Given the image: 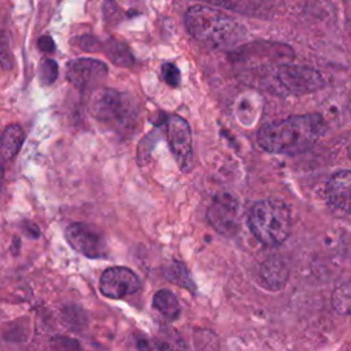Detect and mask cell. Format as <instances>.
Masks as SVG:
<instances>
[{"mask_svg": "<svg viewBox=\"0 0 351 351\" xmlns=\"http://www.w3.org/2000/svg\"><path fill=\"white\" fill-rule=\"evenodd\" d=\"M325 132L319 114L292 115L263 125L258 132V144L270 154L298 155L307 151Z\"/></svg>", "mask_w": 351, "mask_h": 351, "instance_id": "6da1fadb", "label": "cell"}, {"mask_svg": "<svg viewBox=\"0 0 351 351\" xmlns=\"http://www.w3.org/2000/svg\"><path fill=\"white\" fill-rule=\"evenodd\" d=\"M191 36L217 48H234L247 38V29L233 16L210 5H192L185 14Z\"/></svg>", "mask_w": 351, "mask_h": 351, "instance_id": "7a4b0ae2", "label": "cell"}, {"mask_svg": "<svg viewBox=\"0 0 351 351\" xmlns=\"http://www.w3.org/2000/svg\"><path fill=\"white\" fill-rule=\"evenodd\" d=\"M250 229L265 245L284 243L291 233V213L281 200L266 199L256 202L248 214Z\"/></svg>", "mask_w": 351, "mask_h": 351, "instance_id": "3957f363", "label": "cell"}, {"mask_svg": "<svg viewBox=\"0 0 351 351\" xmlns=\"http://www.w3.org/2000/svg\"><path fill=\"white\" fill-rule=\"evenodd\" d=\"M88 108L95 119L115 128H125L137 117V106L133 97L111 88L95 89Z\"/></svg>", "mask_w": 351, "mask_h": 351, "instance_id": "277c9868", "label": "cell"}, {"mask_svg": "<svg viewBox=\"0 0 351 351\" xmlns=\"http://www.w3.org/2000/svg\"><path fill=\"white\" fill-rule=\"evenodd\" d=\"M324 85L321 74L307 66L282 64L274 71V86L281 95L300 96L311 93Z\"/></svg>", "mask_w": 351, "mask_h": 351, "instance_id": "5b68a950", "label": "cell"}, {"mask_svg": "<svg viewBox=\"0 0 351 351\" xmlns=\"http://www.w3.org/2000/svg\"><path fill=\"white\" fill-rule=\"evenodd\" d=\"M167 140L171 154L182 171L192 167L193 145L192 133L188 122L180 115H170L167 118Z\"/></svg>", "mask_w": 351, "mask_h": 351, "instance_id": "8992f818", "label": "cell"}, {"mask_svg": "<svg viewBox=\"0 0 351 351\" xmlns=\"http://www.w3.org/2000/svg\"><path fill=\"white\" fill-rule=\"evenodd\" d=\"M64 237L75 251L86 258L97 259L107 256V244L101 233L86 223L75 222L69 225Z\"/></svg>", "mask_w": 351, "mask_h": 351, "instance_id": "52a82bcc", "label": "cell"}, {"mask_svg": "<svg viewBox=\"0 0 351 351\" xmlns=\"http://www.w3.org/2000/svg\"><path fill=\"white\" fill-rule=\"evenodd\" d=\"M108 74L104 62L93 58H78L67 63V80L78 89L85 90L100 85Z\"/></svg>", "mask_w": 351, "mask_h": 351, "instance_id": "ba28073f", "label": "cell"}, {"mask_svg": "<svg viewBox=\"0 0 351 351\" xmlns=\"http://www.w3.org/2000/svg\"><path fill=\"white\" fill-rule=\"evenodd\" d=\"M141 284L137 274L129 267H108L100 277V292L110 299H122L140 289Z\"/></svg>", "mask_w": 351, "mask_h": 351, "instance_id": "9c48e42d", "label": "cell"}, {"mask_svg": "<svg viewBox=\"0 0 351 351\" xmlns=\"http://www.w3.org/2000/svg\"><path fill=\"white\" fill-rule=\"evenodd\" d=\"M325 192L330 207L351 218V170L335 173L326 182Z\"/></svg>", "mask_w": 351, "mask_h": 351, "instance_id": "30bf717a", "label": "cell"}, {"mask_svg": "<svg viewBox=\"0 0 351 351\" xmlns=\"http://www.w3.org/2000/svg\"><path fill=\"white\" fill-rule=\"evenodd\" d=\"M237 203L229 195H219L207 210V219L211 226L222 233L232 234L236 230Z\"/></svg>", "mask_w": 351, "mask_h": 351, "instance_id": "8fae6325", "label": "cell"}, {"mask_svg": "<svg viewBox=\"0 0 351 351\" xmlns=\"http://www.w3.org/2000/svg\"><path fill=\"white\" fill-rule=\"evenodd\" d=\"M103 52L106 56L119 67H130L134 63V56L129 45L115 37H110L103 43Z\"/></svg>", "mask_w": 351, "mask_h": 351, "instance_id": "7c38bea8", "label": "cell"}, {"mask_svg": "<svg viewBox=\"0 0 351 351\" xmlns=\"http://www.w3.org/2000/svg\"><path fill=\"white\" fill-rule=\"evenodd\" d=\"M25 141V132L19 125H10L4 129L0 138V155L4 160L12 159Z\"/></svg>", "mask_w": 351, "mask_h": 351, "instance_id": "4fadbf2b", "label": "cell"}, {"mask_svg": "<svg viewBox=\"0 0 351 351\" xmlns=\"http://www.w3.org/2000/svg\"><path fill=\"white\" fill-rule=\"evenodd\" d=\"M261 274L263 282L271 289L281 288L287 281V267L280 259H270L265 262L261 269Z\"/></svg>", "mask_w": 351, "mask_h": 351, "instance_id": "5bb4252c", "label": "cell"}, {"mask_svg": "<svg viewBox=\"0 0 351 351\" xmlns=\"http://www.w3.org/2000/svg\"><path fill=\"white\" fill-rule=\"evenodd\" d=\"M152 304L167 321H174V319H177L180 317L181 308H180L178 300L174 296V293H171L167 289L158 291L154 295Z\"/></svg>", "mask_w": 351, "mask_h": 351, "instance_id": "9a60e30c", "label": "cell"}, {"mask_svg": "<svg viewBox=\"0 0 351 351\" xmlns=\"http://www.w3.org/2000/svg\"><path fill=\"white\" fill-rule=\"evenodd\" d=\"M138 351H188L184 340L177 335L169 339H138Z\"/></svg>", "mask_w": 351, "mask_h": 351, "instance_id": "2e32d148", "label": "cell"}, {"mask_svg": "<svg viewBox=\"0 0 351 351\" xmlns=\"http://www.w3.org/2000/svg\"><path fill=\"white\" fill-rule=\"evenodd\" d=\"M165 276L170 282L176 284L177 287H181L189 291L191 293L196 292V284L193 282L192 276L189 274L186 266L182 262H178V261L170 262V265L165 269Z\"/></svg>", "mask_w": 351, "mask_h": 351, "instance_id": "e0dca14e", "label": "cell"}, {"mask_svg": "<svg viewBox=\"0 0 351 351\" xmlns=\"http://www.w3.org/2000/svg\"><path fill=\"white\" fill-rule=\"evenodd\" d=\"M62 318L64 325L71 330H81L86 325V317L84 310L78 306H67L62 311Z\"/></svg>", "mask_w": 351, "mask_h": 351, "instance_id": "ac0fdd59", "label": "cell"}, {"mask_svg": "<svg viewBox=\"0 0 351 351\" xmlns=\"http://www.w3.org/2000/svg\"><path fill=\"white\" fill-rule=\"evenodd\" d=\"M58 73H59L58 63L51 58L44 59L38 66L40 84L41 85H51L58 78Z\"/></svg>", "mask_w": 351, "mask_h": 351, "instance_id": "d6986e66", "label": "cell"}, {"mask_svg": "<svg viewBox=\"0 0 351 351\" xmlns=\"http://www.w3.org/2000/svg\"><path fill=\"white\" fill-rule=\"evenodd\" d=\"M196 351H218V341L213 332L200 330L195 335Z\"/></svg>", "mask_w": 351, "mask_h": 351, "instance_id": "ffe728a7", "label": "cell"}, {"mask_svg": "<svg viewBox=\"0 0 351 351\" xmlns=\"http://www.w3.org/2000/svg\"><path fill=\"white\" fill-rule=\"evenodd\" d=\"M14 55L11 51V44L7 33L0 34V66L4 70H11L14 67Z\"/></svg>", "mask_w": 351, "mask_h": 351, "instance_id": "44dd1931", "label": "cell"}, {"mask_svg": "<svg viewBox=\"0 0 351 351\" xmlns=\"http://www.w3.org/2000/svg\"><path fill=\"white\" fill-rule=\"evenodd\" d=\"M156 140H158L156 133L152 132V133L147 134V136L140 141L138 148H137V162H138L140 165H144V163L149 159V155H151V152H152V149H154V147H155V144H156Z\"/></svg>", "mask_w": 351, "mask_h": 351, "instance_id": "7402d4cb", "label": "cell"}, {"mask_svg": "<svg viewBox=\"0 0 351 351\" xmlns=\"http://www.w3.org/2000/svg\"><path fill=\"white\" fill-rule=\"evenodd\" d=\"M162 75L167 85L177 88L181 82V73L174 63H165L162 66Z\"/></svg>", "mask_w": 351, "mask_h": 351, "instance_id": "603a6c76", "label": "cell"}, {"mask_svg": "<svg viewBox=\"0 0 351 351\" xmlns=\"http://www.w3.org/2000/svg\"><path fill=\"white\" fill-rule=\"evenodd\" d=\"M78 45L85 52H100V51H103V43L92 34H84V36L78 37Z\"/></svg>", "mask_w": 351, "mask_h": 351, "instance_id": "cb8c5ba5", "label": "cell"}, {"mask_svg": "<svg viewBox=\"0 0 351 351\" xmlns=\"http://www.w3.org/2000/svg\"><path fill=\"white\" fill-rule=\"evenodd\" d=\"M103 14L106 21L108 22H114V21H119L122 16V10L118 7L117 3H114L112 0H107L103 5Z\"/></svg>", "mask_w": 351, "mask_h": 351, "instance_id": "d4e9b609", "label": "cell"}, {"mask_svg": "<svg viewBox=\"0 0 351 351\" xmlns=\"http://www.w3.org/2000/svg\"><path fill=\"white\" fill-rule=\"evenodd\" d=\"M53 341L56 344L55 347L60 351H81V348L75 340H71L67 337H58Z\"/></svg>", "mask_w": 351, "mask_h": 351, "instance_id": "484cf974", "label": "cell"}, {"mask_svg": "<svg viewBox=\"0 0 351 351\" xmlns=\"http://www.w3.org/2000/svg\"><path fill=\"white\" fill-rule=\"evenodd\" d=\"M37 47L44 53H52L55 51V43L51 36H41L37 41Z\"/></svg>", "mask_w": 351, "mask_h": 351, "instance_id": "4316f807", "label": "cell"}, {"mask_svg": "<svg viewBox=\"0 0 351 351\" xmlns=\"http://www.w3.org/2000/svg\"><path fill=\"white\" fill-rule=\"evenodd\" d=\"M22 228H23L25 233L29 234L30 237H38V234H40L38 228H37L34 223H32V222H25V223L22 225Z\"/></svg>", "mask_w": 351, "mask_h": 351, "instance_id": "83f0119b", "label": "cell"}, {"mask_svg": "<svg viewBox=\"0 0 351 351\" xmlns=\"http://www.w3.org/2000/svg\"><path fill=\"white\" fill-rule=\"evenodd\" d=\"M3 162H4V159L0 155V188H1V184H3V178H4V165H3Z\"/></svg>", "mask_w": 351, "mask_h": 351, "instance_id": "f1b7e54d", "label": "cell"}, {"mask_svg": "<svg viewBox=\"0 0 351 351\" xmlns=\"http://www.w3.org/2000/svg\"><path fill=\"white\" fill-rule=\"evenodd\" d=\"M203 1H208V3H213V4H219V5H226V0H203Z\"/></svg>", "mask_w": 351, "mask_h": 351, "instance_id": "f546056e", "label": "cell"}]
</instances>
